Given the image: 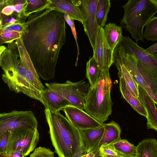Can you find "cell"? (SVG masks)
<instances>
[{
	"mask_svg": "<svg viewBox=\"0 0 157 157\" xmlns=\"http://www.w3.org/2000/svg\"><path fill=\"white\" fill-rule=\"evenodd\" d=\"M113 63L118 70L119 77L123 78L133 95L139 99V85L115 51H114Z\"/></svg>",
	"mask_w": 157,
	"mask_h": 157,
	"instance_id": "obj_18",
	"label": "cell"
},
{
	"mask_svg": "<svg viewBox=\"0 0 157 157\" xmlns=\"http://www.w3.org/2000/svg\"><path fill=\"white\" fill-rule=\"evenodd\" d=\"M49 7L63 14L68 15L73 20L80 21L82 25L85 21V17L77 4L76 0H50Z\"/></svg>",
	"mask_w": 157,
	"mask_h": 157,
	"instance_id": "obj_14",
	"label": "cell"
},
{
	"mask_svg": "<svg viewBox=\"0 0 157 157\" xmlns=\"http://www.w3.org/2000/svg\"><path fill=\"white\" fill-rule=\"evenodd\" d=\"M120 44L135 56L140 74L148 86L157 94V52L151 54L129 36L123 37Z\"/></svg>",
	"mask_w": 157,
	"mask_h": 157,
	"instance_id": "obj_5",
	"label": "cell"
},
{
	"mask_svg": "<svg viewBox=\"0 0 157 157\" xmlns=\"http://www.w3.org/2000/svg\"><path fill=\"white\" fill-rule=\"evenodd\" d=\"M13 25L9 22L4 23L0 26V32H10L14 31Z\"/></svg>",
	"mask_w": 157,
	"mask_h": 157,
	"instance_id": "obj_35",
	"label": "cell"
},
{
	"mask_svg": "<svg viewBox=\"0 0 157 157\" xmlns=\"http://www.w3.org/2000/svg\"><path fill=\"white\" fill-rule=\"evenodd\" d=\"M112 86L109 70L104 71L97 83L90 87L86 97L85 111L103 124L112 113Z\"/></svg>",
	"mask_w": 157,
	"mask_h": 157,
	"instance_id": "obj_3",
	"label": "cell"
},
{
	"mask_svg": "<svg viewBox=\"0 0 157 157\" xmlns=\"http://www.w3.org/2000/svg\"><path fill=\"white\" fill-rule=\"evenodd\" d=\"M79 130L86 153L92 152L98 147L102 136L103 124L97 128Z\"/></svg>",
	"mask_w": 157,
	"mask_h": 157,
	"instance_id": "obj_17",
	"label": "cell"
},
{
	"mask_svg": "<svg viewBox=\"0 0 157 157\" xmlns=\"http://www.w3.org/2000/svg\"><path fill=\"white\" fill-rule=\"evenodd\" d=\"M63 17L66 22L68 25L71 28L72 34L75 38L76 44L77 48V55L75 64V66H76L78 64V58L80 53L77 42V34L74 23V20L72 19L66 13H63Z\"/></svg>",
	"mask_w": 157,
	"mask_h": 157,
	"instance_id": "obj_31",
	"label": "cell"
},
{
	"mask_svg": "<svg viewBox=\"0 0 157 157\" xmlns=\"http://www.w3.org/2000/svg\"><path fill=\"white\" fill-rule=\"evenodd\" d=\"M47 87L62 96L72 105L84 109L86 98L90 86L83 80L73 82L69 80L63 83H45Z\"/></svg>",
	"mask_w": 157,
	"mask_h": 157,
	"instance_id": "obj_6",
	"label": "cell"
},
{
	"mask_svg": "<svg viewBox=\"0 0 157 157\" xmlns=\"http://www.w3.org/2000/svg\"><path fill=\"white\" fill-rule=\"evenodd\" d=\"M85 17L83 25L93 51L94 49L97 30L98 28L96 21V13L98 0H76Z\"/></svg>",
	"mask_w": 157,
	"mask_h": 157,
	"instance_id": "obj_11",
	"label": "cell"
},
{
	"mask_svg": "<svg viewBox=\"0 0 157 157\" xmlns=\"http://www.w3.org/2000/svg\"><path fill=\"white\" fill-rule=\"evenodd\" d=\"M54 153L50 149L39 146L35 148L29 157H55Z\"/></svg>",
	"mask_w": 157,
	"mask_h": 157,
	"instance_id": "obj_30",
	"label": "cell"
},
{
	"mask_svg": "<svg viewBox=\"0 0 157 157\" xmlns=\"http://www.w3.org/2000/svg\"><path fill=\"white\" fill-rule=\"evenodd\" d=\"M26 5L23 13L24 19L29 15L49 7L50 0H26Z\"/></svg>",
	"mask_w": 157,
	"mask_h": 157,
	"instance_id": "obj_26",
	"label": "cell"
},
{
	"mask_svg": "<svg viewBox=\"0 0 157 157\" xmlns=\"http://www.w3.org/2000/svg\"><path fill=\"white\" fill-rule=\"evenodd\" d=\"M0 4V14L6 16L14 15L17 19H23L26 0H1Z\"/></svg>",
	"mask_w": 157,
	"mask_h": 157,
	"instance_id": "obj_20",
	"label": "cell"
},
{
	"mask_svg": "<svg viewBox=\"0 0 157 157\" xmlns=\"http://www.w3.org/2000/svg\"><path fill=\"white\" fill-rule=\"evenodd\" d=\"M122 8L124 13L121 24L136 43L140 40L144 42V28L157 13V6L149 0H129Z\"/></svg>",
	"mask_w": 157,
	"mask_h": 157,
	"instance_id": "obj_4",
	"label": "cell"
},
{
	"mask_svg": "<svg viewBox=\"0 0 157 157\" xmlns=\"http://www.w3.org/2000/svg\"><path fill=\"white\" fill-rule=\"evenodd\" d=\"M104 132L100 143L95 150L91 153L96 154L99 153L100 147L102 145L112 144L121 139V129L119 125L114 121L103 124Z\"/></svg>",
	"mask_w": 157,
	"mask_h": 157,
	"instance_id": "obj_19",
	"label": "cell"
},
{
	"mask_svg": "<svg viewBox=\"0 0 157 157\" xmlns=\"http://www.w3.org/2000/svg\"><path fill=\"white\" fill-rule=\"evenodd\" d=\"M104 33L105 40L113 51L120 43L123 37L121 27L113 23L105 25Z\"/></svg>",
	"mask_w": 157,
	"mask_h": 157,
	"instance_id": "obj_22",
	"label": "cell"
},
{
	"mask_svg": "<svg viewBox=\"0 0 157 157\" xmlns=\"http://www.w3.org/2000/svg\"><path fill=\"white\" fill-rule=\"evenodd\" d=\"M110 6L109 0H98L96 13V21L98 27L103 28L105 26Z\"/></svg>",
	"mask_w": 157,
	"mask_h": 157,
	"instance_id": "obj_27",
	"label": "cell"
},
{
	"mask_svg": "<svg viewBox=\"0 0 157 157\" xmlns=\"http://www.w3.org/2000/svg\"><path fill=\"white\" fill-rule=\"evenodd\" d=\"M151 54H153L157 52V42L145 49Z\"/></svg>",
	"mask_w": 157,
	"mask_h": 157,
	"instance_id": "obj_36",
	"label": "cell"
},
{
	"mask_svg": "<svg viewBox=\"0 0 157 157\" xmlns=\"http://www.w3.org/2000/svg\"><path fill=\"white\" fill-rule=\"evenodd\" d=\"M41 94L43 105L45 108L48 109L53 112H60L67 106L72 105L65 99L47 87L45 88Z\"/></svg>",
	"mask_w": 157,
	"mask_h": 157,
	"instance_id": "obj_16",
	"label": "cell"
},
{
	"mask_svg": "<svg viewBox=\"0 0 157 157\" xmlns=\"http://www.w3.org/2000/svg\"><path fill=\"white\" fill-rule=\"evenodd\" d=\"M136 157H157V140L155 139H144L136 146Z\"/></svg>",
	"mask_w": 157,
	"mask_h": 157,
	"instance_id": "obj_23",
	"label": "cell"
},
{
	"mask_svg": "<svg viewBox=\"0 0 157 157\" xmlns=\"http://www.w3.org/2000/svg\"><path fill=\"white\" fill-rule=\"evenodd\" d=\"M116 151L124 157H136V146L125 139H121L109 144Z\"/></svg>",
	"mask_w": 157,
	"mask_h": 157,
	"instance_id": "obj_25",
	"label": "cell"
},
{
	"mask_svg": "<svg viewBox=\"0 0 157 157\" xmlns=\"http://www.w3.org/2000/svg\"><path fill=\"white\" fill-rule=\"evenodd\" d=\"M143 34L144 38L148 40L157 41V16L153 17L148 22Z\"/></svg>",
	"mask_w": 157,
	"mask_h": 157,
	"instance_id": "obj_28",
	"label": "cell"
},
{
	"mask_svg": "<svg viewBox=\"0 0 157 157\" xmlns=\"http://www.w3.org/2000/svg\"><path fill=\"white\" fill-rule=\"evenodd\" d=\"M9 132L7 152L20 150L25 156L34 149L39 141L37 128H21L8 131Z\"/></svg>",
	"mask_w": 157,
	"mask_h": 157,
	"instance_id": "obj_7",
	"label": "cell"
},
{
	"mask_svg": "<svg viewBox=\"0 0 157 157\" xmlns=\"http://www.w3.org/2000/svg\"><path fill=\"white\" fill-rule=\"evenodd\" d=\"M92 57L103 71L109 70L114 63V51L105 40L103 28L98 27L97 30Z\"/></svg>",
	"mask_w": 157,
	"mask_h": 157,
	"instance_id": "obj_10",
	"label": "cell"
},
{
	"mask_svg": "<svg viewBox=\"0 0 157 157\" xmlns=\"http://www.w3.org/2000/svg\"><path fill=\"white\" fill-rule=\"evenodd\" d=\"M138 89L139 99L147 112V128L153 129L157 132V108L155 103L147 93L139 85Z\"/></svg>",
	"mask_w": 157,
	"mask_h": 157,
	"instance_id": "obj_15",
	"label": "cell"
},
{
	"mask_svg": "<svg viewBox=\"0 0 157 157\" xmlns=\"http://www.w3.org/2000/svg\"><path fill=\"white\" fill-rule=\"evenodd\" d=\"M51 140L59 157H80L87 154L79 130L58 112L44 110Z\"/></svg>",
	"mask_w": 157,
	"mask_h": 157,
	"instance_id": "obj_2",
	"label": "cell"
},
{
	"mask_svg": "<svg viewBox=\"0 0 157 157\" xmlns=\"http://www.w3.org/2000/svg\"><path fill=\"white\" fill-rule=\"evenodd\" d=\"M95 154L93 153L90 152L87 153L80 157H95Z\"/></svg>",
	"mask_w": 157,
	"mask_h": 157,
	"instance_id": "obj_39",
	"label": "cell"
},
{
	"mask_svg": "<svg viewBox=\"0 0 157 157\" xmlns=\"http://www.w3.org/2000/svg\"><path fill=\"white\" fill-rule=\"evenodd\" d=\"M119 77L120 91L123 98L135 111L146 118L147 114L144 106L139 99L133 95L123 78Z\"/></svg>",
	"mask_w": 157,
	"mask_h": 157,
	"instance_id": "obj_21",
	"label": "cell"
},
{
	"mask_svg": "<svg viewBox=\"0 0 157 157\" xmlns=\"http://www.w3.org/2000/svg\"><path fill=\"white\" fill-rule=\"evenodd\" d=\"M8 48L14 51L19 55L20 63L26 70L27 81L32 86L41 93L45 87L40 80L25 47L22 37L10 44Z\"/></svg>",
	"mask_w": 157,
	"mask_h": 157,
	"instance_id": "obj_9",
	"label": "cell"
},
{
	"mask_svg": "<svg viewBox=\"0 0 157 157\" xmlns=\"http://www.w3.org/2000/svg\"><path fill=\"white\" fill-rule=\"evenodd\" d=\"M100 157H124L121 155H109L101 154L99 155Z\"/></svg>",
	"mask_w": 157,
	"mask_h": 157,
	"instance_id": "obj_38",
	"label": "cell"
},
{
	"mask_svg": "<svg viewBox=\"0 0 157 157\" xmlns=\"http://www.w3.org/2000/svg\"><path fill=\"white\" fill-rule=\"evenodd\" d=\"M86 76L90 84V87L95 86L99 81L103 72L99 67L97 62L92 57L86 64Z\"/></svg>",
	"mask_w": 157,
	"mask_h": 157,
	"instance_id": "obj_24",
	"label": "cell"
},
{
	"mask_svg": "<svg viewBox=\"0 0 157 157\" xmlns=\"http://www.w3.org/2000/svg\"><path fill=\"white\" fill-rule=\"evenodd\" d=\"M99 155L101 154L109 155H120L109 144L101 146L99 148Z\"/></svg>",
	"mask_w": 157,
	"mask_h": 157,
	"instance_id": "obj_34",
	"label": "cell"
},
{
	"mask_svg": "<svg viewBox=\"0 0 157 157\" xmlns=\"http://www.w3.org/2000/svg\"><path fill=\"white\" fill-rule=\"evenodd\" d=\"M19 55L14 51L6 48L0 55V65L4 71L3 81L13 78L21 65Z\"/></svg>",
	"mask_w": 157,
	"mask_h": 157,
	"instance_id": "obj_13",
	"label": "cell"
},
{
	"mask_svg": "<svg viewBox=\"0 0 157 157\" xmlns=\"http://www.w3.org/2000/svg\"><path fill=\"white\" fill-rule=\"evenodd\" d=\"M150 1L157 6V0H150Z\"/></svg>",
	"mask_w": 157,
	"mask_h": 157,
	"instance_id": "obj_42",
	"label": "cell"
},
{
	"mask_svg": "<svg viewBox=\"0 0 157 157\" xmlns=\"http://www.w3.org/2000/svg\"><path fill=\"white\" fill-rule=\"evenodd\" d=\"M23 33L16 31L0 32V45L3 43H10L22 36Z\"/></svg>",
	"mask_w": 157,
	"mask_h": 157,
	"instance_id": "obj_29",
	"label": "cell"
},
{
	"mask_svg": "<svg viewBox=\"0 0 157 157\" xmlns=\"http://www.w3.org/2000/svg\"><path fill=\"white\" fill-rule=\"evenodd\" d=\"M6 48L4 45H1L0 47V55L1 54Z\"/></svg>",
	"mask_w": 157,
	"mask_h": 157,
	"instance_id": "obj_41",
	"label": "cell"
},
{
	"mask_svg": "<svg viewBox=\"0 0 157 157\" xmlns=\"http://www.w3.org/2000/svg\"><path fill=\"white\" fill-rule=\"evenodd\" d=\"M9 136V131L0 136V153L7 152Z\"/></svg>",
	"mask_w": 157,
	"mask_h": 157,
	"instance_id": "obj_33",
	"label": "cell"
},
{
	"mask_svg": "<svg viewBox=\"0 0 157 157\" xmlns=\"http://www.w3.org/2000/svg\"><path fill=\"white\" fill-rule=\"evenodd\" d=\"M10 157H24L25 156L20 150L13 151L10 154Z\"/></svg>",
	"mask_w": 157,
	"mask_h": 157,
	"instance_id": "obj_37",
	"label": "cell"
},
{
	"mask_svg": "<svg viewBox=\"0 0 157 157\" xmlns=\"http://www.w3.org/2000/svg\"><path fill=\"white\" fill-rule=\"evenodd\" d=\"M62 111L69 121L79 130L96 128L103 124L93 118L83 109L73 105L67 106Z\"/></svg>",
	"mask_w": 157,
	"mask_h": 157,
	"instance_id": "obj_12",
	"label": "cell"
},
{
	"mask_svg": "<svg viewBox=\"0 0 157 157\" xmlns=\"http://www.w3.org/2000/svg\"><path fill=\"white\" fill-rule=\"evenodd\" d=\"M13 26L15 31L22 33L23 34L28 31V25L26 22L21 19H17Z\"/></svg>",
	"mask_w": 157,
	"mask_h": 157,
	"instance_id": "obj_32",
	"label": "cell"
},
{
	"mask_svg": "<svg viewBox=\"0 0 157 157\" xmlns=\"http://www.w3.org/2000/svg\"><path fill=\"white\" fill-rule=\"evenodd\" d=\"M28 31L22 36L40 78L53 79L60 52L66 41L63 14L49 7L29 16Z\"/></svg>",
	"mask_w": 157,
	"mask_h": 157,
	"instance_id": "obj_1",
	"label": "cell"
},
{
	"mask_svg": "<svg viewBox=\"0 0 157 157\" xmlns=\"http://www.w3.org/2000/svg\"><path fill=\"white\" fill-rule=\"evenodd\" d=\"M38 122L31 111L13 110L0 114V136L8 131L24 128H37Z\"/></svg>",
	"mask_w": 157,
	"mask_h": 157,
	"instance_id": "obj_8",
	"label": "cell"
},
{
	"mask_svg": "<svg viewBox=\"0 0 157 157\" xmlns=\"http://www.w3.org/2000/svg\"><path fill=\"white\" fill-rule=\"evenodd\" d=\"M0 157H10V154L7 152L0 153Z\"/></svg>",
	"mask_w": 157,
	"mask_h": 157,
	"instance_id": "obj_40",
	"label": "cell"
}]
</instances>
